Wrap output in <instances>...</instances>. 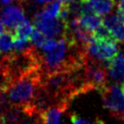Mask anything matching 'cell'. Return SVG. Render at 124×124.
<instances>
[{"instance_id":"2","label":"cell","mask_w":124,"mask_h":124,"mask_svg":"<svg viewBox=\"0 0 124 124\" xmlns=\"http://www.w3.org/2000/svg\"><path fill=\"white\" fill-rule=\"evenodd\" d=\"M81 74L88 91L91 90L99 91L108 83V74L106 64L103 65L101 62L90 58L88 55L81 69Z\"/></svg>"},{"instance_id":"9","label":"cell","mask_w":124,"mask_h":124,"mask_svg":"<svg viewBox=\"0 0 124 124\" xmlns=\"http://www.w3.org/2000/svg\"><path fill=\"white\" fill-rule=\"evenodd\" d=\"M103 25L108 30L116 42H124V22L120 21L115 14L106 16L103 19Z\"/></svg>"},{"instance_id":"23","label":"cell","mask_w":124,"mask_h":124,"mask_svg":"<svg viewBox=\"0 0 124 124\" xmlns=\"http://www.w3.org/2000/svg\"><path fill=\"white\" fill-rule=\"evenodd\" d=\"M121 88H122V91H123V93H124V81H123L122 84H121Z\"/></svg>"},{"instance_id":"22","label":"cell","mask_w":124,"mask_h":124,"mask_svg":"<svg viewBox=\"0 0 124 124\" xmlns=\"http://www.w3.org/2000/svg\"><path fill=\"white\" fill-rule=\"evenodd\" d=\"M62 3H68V2H70V1H72V0H60Z\"/></svg>"},{"instance_id":"14","label":"cell","mask_w":124,"mask_h":124,"mask_svg":"<svg viewBox=\"0 0 124 124\" xmlns=\"http://www.w3.org/2000/svg\"><path fill=\"white\" fill-rule=\"evenodd\" d=\"M33 30H34V26L30 23L29 20H27L21 23L20 25H18L14 30V34H15V37L16 38L23 39V40H30Z\"/></svg>"},{"instance_id":"8","label":"cell","mask_w":124,"mask_h":124,"mask_svg":"<svg viewBox=\"0 0 124 124\" xmlns=\"http://www.w3.org/2000/svg\"><path fill=\"white\" fill-rule=\"evenodd\" d=\"M108 76L116 82L124 81V52H118L117 55L107 63Z\"/></svg>"},{"instance_id":"16","label":"cell","mask_w":124,"mask_h":124,"mask_svg":"<svg viewBox=\"0 0 124 124\" xmlns=\"http://www.w3.org/2000/svg\"><path fill=\"white\" fill-rule=\"evenodd\" d=\"M47 37H46L40 30H38L37 28H35L34 30H33V32H32V34H31V37H30V42H31V44L34 46H36L37 48H39L41 46H42V44L45 42V40L46 39Z\"/></svg>"},{"instance_id":"13","label":"cell","mask_w":124,"mask_h":124,"mask_svg":"<svg viewBox=\"0 0 124 124\" xmlns=\"http://www.w3.org/2000/svg\"><path fill=\"white\" fill-rule=\"evenodd\" d=\"M15 34L11 31H4L0 34V52L2 55L11 54L14 50Z\"/></svg>"},{"instance_id":"5","label":"cell","mask_w":124,"mask_h":124,"mask_svg":"<svg viewBox=\"0 0 124 124\" xmlns=\"http://www.w3.org/2000/svg\"><path fill=\"white\" fill-rule=\"evenodd\" d=\"M34 26L47 38H63L67 31V22L60 18H34Z\"/></svg>"},{"instance_id":"19","label":"cell","mask_w":124,"mask_h":124,"mask_svg":"<svg viewBox=\"0 0 124 124\" xmlns=\"http://www.w3.org/2000/svg\"><path fill=\"white\" fill-rule=\"evenodd\" d=\"M53 0H36L37 3H40V4H45V3H48V2H51Z\"/></svg>"},{"instance_id":"20","label":"cell","mask_w":124,"mask_h":124,"mask_svg":"<svg viewBox=\"0 0 124 124\" xmlns=\"http://www.w3.org/2000/svg\"><path fill=\"white\" fill-rule=\"evenodd\" d=\"M13 0H0V2H1V4H3V5H9L11 2H12Z\"/></svg>"},{"instance_id":"18","label":"cell","mask_w":124,"mask_h":124,"mask_svg":"<svg viewBox=\"0 0 124 124\" xmlns=\"http://www.w3.org/2000/svg\"><path fill=\"white\" fill-rule=\"evenodd\" d=\"M117 10L124 12V0H119V3L117 5Z\"/></svg>"},{"instance_id":"24","label":"cell","mask_w":124,"mask_h":124,"mask_svg":"<svg viewBox=\"0 0 124 124\" xmlns=\"http://www.w3.org/2000/svg\"><path fill=\"white\" fill-rule=\"evenodd\" d=\"M18 1H21V2H22V1H24V0H18Z\"/></svg>"},{"instance_id":"10","label":"cell","mask_w":124,"mask_h":124,"mask_svg":"<svg viewBox=\"0 0 124 124\" xmlns=\"http://www.w3.org/2000/svg\"><path fill=\"white\" fill-rule=\"evenodd\" d=\"M69 106L65 104L51 105L42 112L43 121L45 124H60L61 116Z\"/></svg>"},{"instance_id":"21","label":"cell","mask_w":124,"mask_h":124,"mask_svg":"<svg viewBox=\"0 0 124 124\" xmlns=\"http://www.w3.org/2000/svg\"><path fill=\"white\" fill-rule=\"evenodd\" d=\"M4 29H5V27H4L3 23H2V22H1V20H0V34H1L2 32H4Z\"/></svg>"},{"instance_id":"7","label":"cell","mask_w":124,"mask_h":124,"mask_svg":"<svg viewBox=\"0 0 124 124\" xmlns=\"http://www.w3.org/2000/svg\"><path fill=\"white\" fill-rule=\"evenodd\" d=\"M81 15L96 14L99 16L108 15L115 5V0H79Z\"/></svg>"},{"instance_id":"3","label":"cell","mask_w":124,"mask_h":124,"mask_svg":"<svg viewBox=\"0 0 124 124\" xmlns=\"http://www.w3.org/2000/svg\"><path fill=\"white\" fill-rule=\"evenodd\" d=\"M104 102V108L117 120H124V93L119 83L107 84L99 90Z\"/></svg>"},{"instance_id":"4","label":"cell","mask_w":124,"mask_h":124,"mask_svg":"<svg viewBox=\"0 0 124 124\" xmlns=\"http://www.w3.org/2000/svg\"><path fill=\"white\" fill-rule=\"evenodd\" d=\"M87 55L99 62H108L118 53L115 40H100L92 38L86 48Z\"/></svg>"},{"instance_id":"1","label":"cell","mask_w":124,"mask_h":124,"mask_svg":"<svg viewBox=\"0 0 124 124\" xmlns=\"http://www.w3.org/2000/svg\"><path fill=\"white\" fill-rule=\"evenodd\" d=\"M42 78L43 73L37 69L12 79L6 88L12 105L33 106L36 95L42 86Z\"/></svg>"},{"instance_id":"6","label":"cell","mask_w":124,"mask_h":124,"mask_svg":"<svg viewBox=\"0 0 124 124\" xmlns=\"http://www.w3.org/2000/svg\"><path fill=\"white\" fill-rule=\"evenodd\" d=\"M0 19L6 30L11 32L28 20L21 5H6L0 11Z\"/></svg>"},{"instance_id":"11","label":"cell","mask_w":124,"mask_h":124,"mask_svg":"<svg viewBox=\"0 0 124 124\" xmlns=\"http://www.w3.org/2000/svg\"><path fill=\"white\" fill-rule=\"evenodd\" d=\"M62 2L60 0H53L51 2H48L44 6V8L37 12L34 16V18H56L59 16L60 10H61Z\"/></svg>"},{"instance_id":"12","label":"cell","mask_w":124,"mask_h":124,"mask_svg":"<svg viewBox=\"0 0 124 124\" xmlns=\"http://www.w3.org/2000/svg\"><path fill=\"white\" fill-rule=\"evenodd\" d=\"M78 22L81 27H83L84 29H86L87 31H90L92 33L103 23V18L101 17V16L93 14V13L83 14V15L79 16L78 17Z\"/></svg>"},{"instance_id":"15","label":"cell","mask_w":124,"mask_h":124,"mask_svg":"<svg viewBox=\"0 0 124 124\" xmlns=\"http://www.w3.org/2000/svg\"><path fill=\"white\" fill-rule=\"evenodd\" d=\"M32 46V44H30L29 40H23L15 37L14 41V50L16 52H24L28 50Z\"/></svg>"},{"instance_id":"17","label":"cell","mask_w":124,"mask_h":124,"mask_svg":"<svg viewBox=\"0 0 124 124\" xmlns=\"http://www.w3.org/2000/svg\"><path fill=\"white\" fill-rule=\"evenodd\" d=\"M71 121H72V124H105V122L100 118H96L95 120L92 121V120H88L86 118L80 117L77 113L71 114Z\"/></svg>"}]
</instances>
